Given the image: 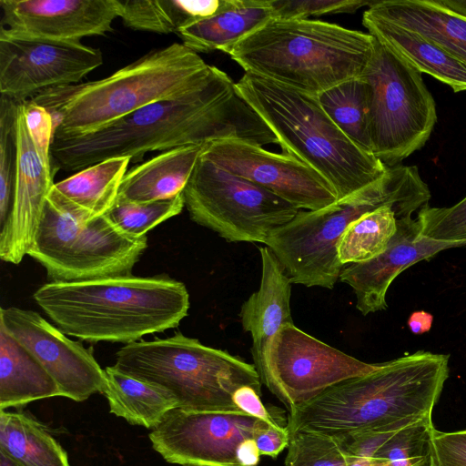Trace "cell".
<instances>
[{"mask_svg": "<svg viewBox=\"0 0 466 466\" xmlns=\"http://www.w3.org/2000/svg\"><path fill=\"white\" fill-rule=\"evenodd\" d=\"M220 139L279 144L231 77L213 66L205 80L178 96L143 106L92 133L53 138L50 154L56 171H79L108 158L141 161L151 151Z\"/></svg>", "mask_w": 466, "mask_h": 466, "instance_id": "1", "label": "cell"}, {"mask_svg": "<svg viewBox=\"0 0 466 466\" xmlns=\"http://www.w3.org/2000/svg\"><path fill=\"white\" fill-rule=\"evenodd\" d=\"M449 358L419 350L333 385L289 410V433L313 431L339 440L430 420L449 377Z\"/></svg>", "mask_w": 466, "mask_h": 466, "instance_id": "2", "label": "cell"}, {"mask_svg": "<svg viewBox=\"0 0 466 466\" xmlns=\"http://www.w3.org/2000/svg\"><path fill=\"white\" fill-rule=\"evenodd\" d=\"M64 333L87 342L129 344L178 326L187 315L184 283L131 275L83 281H49L33 295Z\"/></svg>", "mask_w": 466, "mask_h": 466, "instance_id": "3", "label": "cell"}, {"mask_svg": "<svg viewBox=\"0 0 466 466\" xmlns=\"http://www.w3.org/2000/svg\"><path fill=\"white\" fill-rule=\"evenodd\" d=\"M212 69L198 53L173 43L103 79L46 89L27 100L51 114L53 138L76 137L178 96L200 84Z\"/></svg>", "mask_w": 466, "mask_h": 466, "instance_id": "4", "label": "cell"}, {"mask_svg": "<svg viewBox=\"0 0 466 466\" xmlns=\"http://www.w3.org/2000/svg\"><path fill=\"white\" fill-rule=\"evenodd\" d=\"M374 42L369 33L325 21L273 17L221 51L245 73L318 96L360 76Z\"/></svg>", "mask_w": 466, "mask_h": 466, "instance_id": "5", "label": "cell"}, {"mask_svg": "<svg viewBox=\"0 0 466 466\" xmlns=\"http://www.w3.org/2000/svg\"><path fill=\"white\" fill-rule=\"evenodd\" d=\"M430 198L417 167H390L380 178L345 199L318 210L299 209L271 232L265 246L292 284L332 289L344 267L339 259V242L353 221L385 206L392 207L399 219L411 218Z\"/></svg>", "mask_w": 466, "mask_h": 466, "instance_id": "6", "label": "cell"}, {"mask_svg": "<svg viewBox=\"0 0 466 466\" xmlns=\"http://www.w3.org/2000/svg\"><path fill=\"white\" fill-rule=\"evenodd\" d=\"M243 99L271 129L283 153L317 171L345 199L380 178L386 167L331 120L316 96L245 73L236 83Z\"/></svg>", "mask_w": 466, "mask_h": 466, "instance_id": "7", "label": "cell"}, {"mask_svg": "<svg viewBox=\"0 0 466 466\" xmlns=\"http://www.w3.org/2000/svg\"><path fill=\"white\" fill-rule=\"evenodd\" d=\"M113 366L163 388L177 408L189 411L243 413L233 401L235 391L249 386L261 394L254 364L181 332L127 344Z\"/></svg>", "mask_w": 466, "mask_h": 466, "instance_id": "8", "label": "cell"}, {"mask_svg": "<svg viewBox=\"0 0 466 466\" xmlns=\"http://www.w3.org/2000/svg\"><path fill=\"white\" fill-rule=\"evenodd\" d=\"M360 77L370 91L372 154L388 167L400 165L429 139L434 99L421 74L376 39Z\"/></svg>", "mask_w": 466, "mask_h": 466, "instance_id": "9", "label": "cell"}, {"mask_svg": "<svg viewBox=\"0 0 466 466\" xmlns=\"http://www.w3.org/2000/svg\"><path fill=\"white\" fill-rule=\"evenodd\" d=\"M147 248V236L126 235L106 215L80 221L47 198L27 255L50 281L71 282L131 275Z\"/></svg>", "mask_w": 466, "mask_h": 466, "instance_id": "10", "label": "cell"}, {"mask_svg": "<svg viewBox=\"0 0 466 466\" xmlns=\"http://www.w3.org/2000/svg\"><path fill=\"white\" fill-rule=\"evenodd\" d=\"M190 218L228 242L265 244L299 208L199 156L184 189Z\"/></svg>", "mask_w": 466, "mask_h": 466, "instance_id": "11", "label": "cell"}, {"mask_svg": "<svg viewBox=\"0 0 466 466\" xmlns=\"http://www.w3.org/2000/svg\"><path fill=\"white\" fill-rule=\"evenodd\" d=\"M380 366L350 356L293 323L274 335L256 370L261 382L290 410L333 385L372 372Z\"/></svg>", "mask_w": 466, "mask_h": 466, "instance_id": "12", "label": "cell"}, {"mask_svg": "<svg viewBox=\"0 0 466 466\" xmlns=\"http://www.w3.org/2000/svg\"><path fill=\"white\" fill-rule=\"evenodd\" d=\"M102 64L101 51L81 42L18 35L0 28V93L15 101L81 83Z\"/></svg>", "mask_w": 466, "mask_h": 466, "instance_id": "13", "label": "cell"}, {"mask_svg": "<svg viewBox=\"0 0 466 466\" xmlns=\"http://www.w3.org/2000/svg\"><path fill=\"white\" fill-rule=\"evenodd\" d=\"M268 423L245 413L189 411L175 408L152 429L153 449L183 466H239L237 450Z\"/></svg>", "mask_w": 466, "mask_h": 466, "instance_id": "14", "label": "cell"}, {"mask_svg": "<svg viewBox=\"0 0 466 466\" xmlns=\"http://www.w3.org/2000/svg\"><path fill=\"white\" fill-rule=\"evenodd\" d=\"M200 156L270 191L299 209L318 210L338 201L330 185L296 157L238 139L204 145Z\"/></svg>", "mask_w": 466, "mask_h": 466, "instance_id": "15", "label": "cell"}, {"mask_svg": "<svg viewBox=\"0 0 466 466\" xmlns=\"http://www.w3.org/2000/svg\"><path fill=\"white\" fill-rule=\"evenodd\" d=\"M0 324L43 365L57 384L60 396L80 402L94 393H103L106 372L92 349L68 339L31 309L1 308Z\"/></svg>", "mask_w": 466, "mask_h": 466, "instance_id": "16", "label": "cell"}, {"mask_svg": "<svg viewBox=\"0 0 466 466\" xmlns=\"http://www.w3.org/2000/svg\"><path fill=\"white\" fill-rule=\"evenodd\" d=\"M16 147L12 206L0 233V258L13 264H19L33 244L56 173L51 155L41 151L31 136L23 102L16 116Z\"/></svg>", "mask_w": 466, "mask_h": 466, "instance_id": "17", "label": "cell"}, {"mask_svg": "<svg viewBox=\"0 0 466 466\" xmlns=\"http://www.w3.org/2000/svg\"><path fill=\"white\" fill-rule=\"evenodd\" d=\"M1 28L10 34L80 42L112 31L118 0H0Z\"/></svg>", "mask_w": 466, "mask_h": 466, "instance_id": "18", "label": "cell"}, {"mask_svg": "<svg viewBox=\"0 0 466 466\" xmlns=\"http://www.w3.org/2000/svg\"><path fill=\"white\" fill-rule=\"evenodd\" d=\"M465 245L423 236L417 217L398 219L387 248L370 260L345 265L339 280L353 289L356 308L362 315L381 311L388 307L386 294L390 284L403 270L442 250Z\"/></svg>", "mask_w": 466, "mask_h": 466, "instance_id": "19", "label": "cell"}, {"mask_svg": "<svg viewBox=\"0 0 466 466\" xmlns=\"http://www.w3.org/2000/svg\"><path fill=\"white\" fill-rule=\"evenodd\" d=\"M259 252V288L243 302L239 311L242 329L251 335V354L256 368L274 335L283 326L293 324L290 310L292 282L267 246L261 247Z\"/></svg>", "mask_w": 466, "mask_h": 466, "instance_id": "20", "label": "cell"}, {"mask_svg": "<svg viewBox=\"0 0 466 466\" xmlns=\"http://www.w3.org/2000/svg\"><path fill=\"white\" fill-rule=\"evenodd\" d=\"M130 157H113L79 170L55 183L47 198L80 221L106 215L114 206Z\"/></svg>", "mask_w": 466, "mask_h": 466, "instance_id": "21", "label": "cell"}, {"mask_svg": "<svg viewBox=\"0 0 466 466\" xmlns=\"http://www.w3.org/2000/svg\"><path fill=\"white\" fill-rule=\"evenodd\" d=\"M362 25L376 40L420 74L431 76L454 92L466 91V65L433 42L368 9L363 13Z\"/></svg>", "mask_w": 466, "mask_h": 466, "instance_id": "22", "label": "cell"}, {"mask_svg": "<svg viewBox=\"0 0 466 466\" xmlns=\"http://www.w3.org/2000/svg\"><path fill=\"white\" fill-rule=\"evenodd\" d=\"M368 10L424 36L466 65V18L434 0L373 1Z\"/></svg>", "mask_w": 466, "mask_h": 466, "instance_id": "23", "label": "cell"}, {"mask_svg": "<svg viewBox=\"0 0 466 466\" xmlns=\"http://www.w3.org/2000/svg\"><path fill=\"white\" fill-rule=\"evenodd\" d=\"M203 147L173 148L132 167L126 173L116 198L147 203L184 193Z\"/></svg>", "mask_w": 466, "mask_h": 466, "instance_id": "24", "label": "cell"}, {"mask_svg": "<svg viewBox=\"0 0 466 466\" xmlns=\"http://www.w3.org/2000/svg\"><path fill=\"white\" fill-rule=\"evenodd\" d=\"M60 396L36 358L0 324V409Z\"/></svg>", "mask_w": 466, "mask_h": 466, "instance_id": "25", "label": "cell"}, {"mask_svg": "<svg viewBox=\"0 0 466 466\" xmlns=\"http://www.w3.org/2000/svg\"><path fill=\"white\" fill-rule=\"evenodd\" d=\"M239 0H118L119 17L133 30L177 33L238 5Z\"/></svg>", "mask_w": 466, "mask_h": 466, "instance_id": "26", "label": "cell"}, {"mask_svg": "<svg viewBox=\"0 0 466 466\" xmlns=\"http://www.w3.org/2000/svg\"><path fill=\"white\" fill-rule=\"evenodd\" d=\"M106 384L103 390L110 412L128 423L155 428L177 403L163 388L128 375L114 366L105 369Z\"/></svg>", "mask_w": 466, "mask_h": 466, "instance_id": "27", "label": "cell"}, {"mask_svg": "<svg viewBox=\"0 0 466 466\" xmlns=\"http://www.w3.org/2000/svg\"><path fill=\"white\" fill-rule=\"evenodd\" d=\"M271 18L273 13L267 0H239L235 7L192 24L177 35L196 53L221 51Z\"/></svg>", "mask_w": 466, "mask_h": 466, "instance_id": "28", "label": "cell"}, {"mask_svg": "<svg viewBox=\"0 0 466 466\" xmlns=\"http://www.w3.org/2000/svg\"><path fill=\"white\" fill-rule=\"evenodd\" d=\"M0 451L19 466H70L66 451L30 415L0 411Z\"/></svg>", "mask_w": 466, "mask_h": 466, "instance_id": "29", "label": "cell"}, {"mask_svg": "<svg viewBox=\"0 0 466 466\" xmlns=\"http://www.w3.org/2000/svg\"><path fill=\"white\" fill-rule=\"evenodd\" d=\"M316 96L337 127L361 149L372 154L370 91L360 76L341 82Z\"/></svg>", "mask_w": 466, "mask_h": 466, "instance_id": "30", "label": "cell"}, {"mask_svg": "<svg viewBox=\"0 0 466 466\" xmlns=\"http://www.w3.org/2000/svg\"><path fill=\"white\" fill-rule=\"evenodd\" d=\"M398 219L395 209L385 206L353 221L339 242L340 263H361L381 254L397 230Z\"/></svg>", "mask_w": 466, "mask_h": 466, "instance_id": "31", "label": "cell"}, {"mask_svg": "<svg viewBox=\"0 0 466 466\" xmlns=\"http://www.w3.org/2000/svg\"><path fill=\"white\" fill-rule=\"evenodd\" d=\"M431 419L395 431L373 459L384 466H435L432 454Z\"/></svg>", "mask_w": 466, "mask_h": 466, "instance_id": "32", "label": "cell"}, {"mask_svg": "<svg viewBox=\"0 0 466 466\" xmlns=\"http://www.w3.org/2000/svg\"><path fill=\"white\" fill-rule=\"evenodd\" d=\"M185 207L184 193L168 199L135 203L116 198L106 216L126 235L139 238Z\"/></svg>", "mask_w": 466, "mask_h": 466, "instance_id": "33", "label": "cell"}, {"mask_svg": "<svg viewBox=\"0 0 466 466\" xmlns=\"http://www.w3.org/2000/svg\"><path fill=\"white\" fill-rule=\"evenodd\" d=\"M21 102L1 95L0 100V225L12 206L16 172V116Z\"/></svg>", "mask_w": 466, "mask_h": 466, "instance_id": "34", "label": "cell"}, {"mask_svg": "<svg viewBox=\"0 0 466 466\" xmlns=\"http://www.w3.org/2000/svg\"><path fill=\"white\" fill-rule=\"evenodd\" d=\"M350 456L333 438L313 431L289 434L285 466H349Z\"/></svg>", "mask_w": 466, "mask_h": 466, "instance_id": "35", "label": "cell"}, {"mask_svg": "<svg viewBox=\"0 0 466 466\" xmlns=\"http://www.w3.org/2000/svg\"><path fill=\"white\" fill-rule=\"evenodd\" d=\"M417 218L423 236L444 242L466 244V197L448 208H421Z\"/></svg>", "mask_w": 466, "mask_h": 466, "instance_id": "36", "label": "cell"}, {"mask_svg": "<svg viewBox=\"0 0 466 466\" xmlns=\"http://www.w3.org/2000/svg\"><path fill=\"white\" fill-rule=\"evenodd\" d=\"M373 1L364 0H267L273 17L309 19L325 15L353 14Z\"/></svg>", "mask_w": 466, "mask_h": 466, "instance_id": "37", "label": "cell"}, {"mask_svg": "<svg viewBox=\"0 0 466 466\" xmlns=\"http://www.w3.org/2000/svg\"><path fill=\"white\" fill-rule=\"evenodd\" d=\"M435 466H466V430L451 432L432 431Z\"/></svg>", "mask_w": 466, "mask_h": 466, "instance_id": "38", "label": "cell"}, {"mask_svg": "<svg viewBox=\"0 0 466 466\" xmlns=\"http://www.w3.org/2000/svg\"><path fill=\"white\" fill-rule=\"evenodd\" d=\"M260 395L255 389L244 386L233 394L235 405L245 414L257 418L270 426L287 428V423L280 411H275L276 407L266 408L260 400Z\"/></svg>", "mask_w": 466, "mask_h": 466, "instance_id": "39", "label": "cell"}, {"mask_svg": "<svg viewBox=\"0 0 466 466\" xmlns=\"http://www.w3.org/2000/svg\"><path fill=\"white\" fill-rule=\"evenodd\" d=\"M25 120L31 136L39 147L46 155L50 154L54 137V124L51 114L44 107L29 100L23 101Z\"/></svg>", "mask_w": 466, "mask_h": 466, "instance_id": "40", "label": "cell"}, {"mask_svg": "<svg viewBox=\"0 0 466 466\" xmlns=\"http://www.w3.org/2000/svg\"><path fill=\"white\" fill-rule=\"evenodd\" d=\"M255 442L261 455L277 458L289 446V433L287 428L268 425L256 436Z\"/></svg>", "mask_w": 466, "mask_h": 466, "instance_id": "41", "label": "cell"}, {"mask_svg": "<svg viewBox=\"0 0 466 466\" xmlns=\"http://www.w3.org/2000/svg\"><path fill=\"white\" fill-rule=\"evenodd\" d=\"M260 453L254 439L245 440L237 450V461L239 466H257Z\"/></svg>", "mask_w": 466, "mask_h": 466, "instance_id": "42", "label": "cell"}, {"mask_svg": "<svg viewBox=\"0 0 466 466\" xmlns=\"http://www.w3.org/2000/svg\"><path fill=\"white\" fill-rule=\"evenodd\" d=\"M432 319V315L428 312L415 311L410 316L408 326L412 333L420 335L431 329Z\"/></svg>", "mask_w": 466, "mask_h": 466, "instance_id": "43", "label": "cell"}, {"mask_svg": "<svg viewBox=\"0 0 466 466\" xmlns=\"http://www.w3.org/2000/svg\"><path fill=\"white\" fill-rule=\"evenodd\" d=\"M439 5L466 18V0H434Z\"/></svg>", "mask_w": 466, "mask_h": 466, "instance_id": "44", "label": "cell"}]
</instances>
